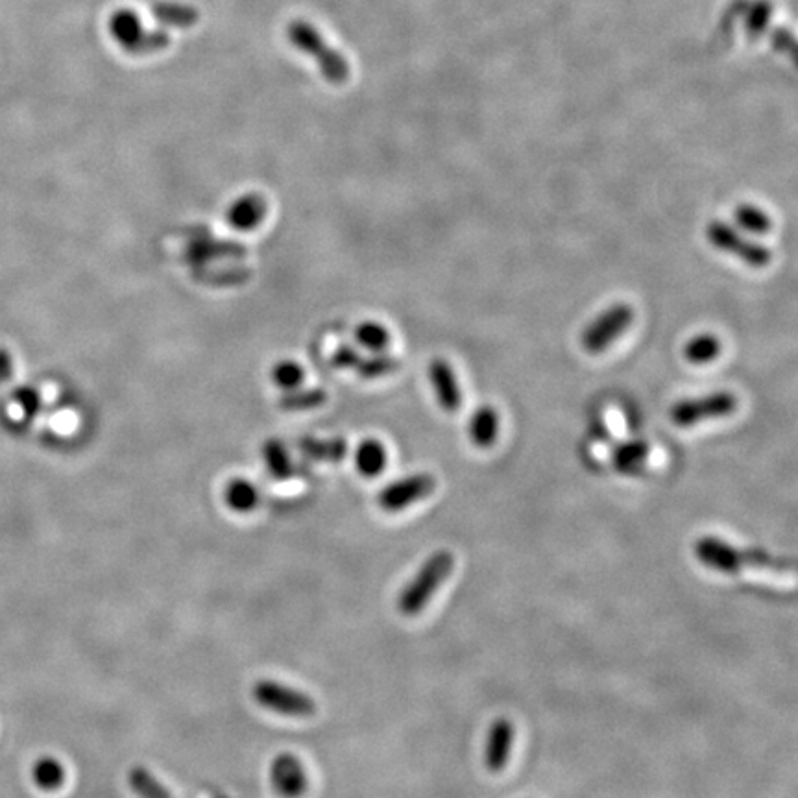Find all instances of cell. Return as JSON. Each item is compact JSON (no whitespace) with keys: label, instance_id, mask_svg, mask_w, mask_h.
Returning a JSON list of instances; mask_svg holds the SVG:
<instances>
[{"label":"cell","instance_id":"4316f807","mask_svg":"<svg viewBox=\"0 0 798 798\" xmlns=\"http://www.w3.org/2000/svg\"><path fill=\"white\" fill-rule=\"evenodd\" d=\"M272 381L278 388H283L285 392H291L294 388H300L305 381V370L300 363L296 361H281V363L274 366L272 370Z\"/></svg>","mask_w":798,"mask_h":798},{"label":"cell","instance_id":"52a82bcc","mask_svg":"<svg viewBox=\"0 0 798 798\" xmlns=\"http://www.w3.org/2000/svg\"><path fill=\"white\" fill-rule=\"evenodd\" d=\"M634 320V309L629 303H614L582 331V348L597 355L608 350Z\"/></svg>","mask_w":798,"mask_h":798},{"label":"cell","instance_id":"44dd1931","mask_svg":"<svg viewBox=\"0 0 798 798\" xmlns=\"http://www.w3.org/2000/svg\"><path fill=\"white\" fill-rule=\"evenodd\" d=\"M326 392L320 388H294L279 399V407L283 411H313L326 403Z\"/></svg>","mask_w":798,"mask_h":798},{"label":"cell","instance_id":"7a4b0ae2","mask_svg":"<svg viewBox=\"0 0 798 798\" xmlns=\"http://www.w3.org/2000/svg\"><path fill=\"white\" fill-rule=\"evenodd\" d=\"M453 566H455V558L449 551H436L427 558L424 566L399 593V612L403 616H418L427 603L433 599L436 590L451 575Z\"/></svg>","mask_w":798,"mask_h":798},{"label":"cell","instance_id":"d6986e66","mask_svg":"<svg viewBox=\"0 0 798 798\" xmlns=\"http://www.w3.org/2000/svg\"><path fill=\"white\" fill-rule=\"evenodd\" d=\"M226 503L231 510L235 512H252L259 505V490L254 483L246 481V479H233L230 484L226 486Z\"/></svg>","mask_w":798,"mask_h":798},{"label":"cell","instance_id":"277c9868","mask_svg":"<svg viewBox=\"0 0 798 798\" xmlns=\"http://www.w3.org/2000/svg\"><path fill=\"white\" fill-rule=\"evenodd\" d=\"M704 233L708 242L717 250L738 257L752 268H763L773 261V252L765 244L750 241L723 220H712Z\"/></svg>","mask_w":798,"mask_h":798},{"label":"cell","instance_id":"7402d4cb","mask_svg":"<svg viewBox=\"0 0 798 798\" xmlns=\"http://www.w3.org/2000/svg\"><path fill=\"white\" fill-rule=\"evenodd\" d=\"M128 784L139 798H170L169 789L145 767H133L128 774Z\"/></svg>","mask_w":798,"mask_h":798},{"label":"cell","instance_id":"484cf974","mask_svg":"<svg viewBox=\"0 0 798 798\" xmlns=\"http://www.w3.org/2000/svg\"><path fill=\"white\" fill-rule=\"evenodd\" d=\"M355 339L357 342L372 353H383L390 346V333L387 327L379 322H363L355 329Z\"/></svg>","mask_w":798,"mask_h":798},{"label":"cell","instance_id":"7c38bea8","mask_svg":"<svg viewBox=\"0 0 798 798\" xmlns=\"http://www.w3.org/2000/svg\"><path fill=\"white\" fill-rule=\"evenodd\" d=\"M429 379L435 390L438 405L446 412H457L462 405V390L451 364L444 359H435L429 364Z\"/></svg>","mask_w":798,"mask_h":798},{"label":"cell","instance_id":"ac0fdd59","mask_svg":"<svg viewBox=\"0 0 798 798\" xmlns=\"http://www.w3.org/2000/svg\"><path fill=\"white\" fill-rule=\"evenodd\" d=\"M263 462H265L266 470L268 473L278 479V481H285L294 475V464H292L291 455L287 448L283 446V442L279 440H268L263 446Z\"/></svg>","mask_w":798,"mask_h":798},{"label":"cell","instance_id":"ba28073f","mask_svg":"<svg viewBox=\"0 0 798 798\" xmlns=\"http://www.w3.org/2000/svg\"><path fill=\"white\" fill-rule=\"evenodd\" d=\"M109 28L122 49L132 52V54H150V52L165 49L169 45L167 34L145 32V28L139 23L137 13L130 12V10L113 13V17L109 21Z\"/></svg>","mask_w":798,"mask_h":798},{"label":"cell","instance_id":"ffe728a7","mask_svg":"<svg viewBox=\"0 0 798 798\" xmlns=\"http://www.w3.org/2000/svg\"><path fill=\"white\" fill-rule=\"evenodd\" d=\"M721 350L723 344L719 337L712 333H701L688 340V344L684 346V359L691 364H708L721 355Z\"/></svg>","mask_w":798,"mask_h":798},{"label":"cell","instance_id":"6da1fadb","mask_svg":"<svg viewBox=\"0 0 798 798\" xmlns=\"http://www.w3.org/2000/svg\"><path fill=\"white\" fill-rule=\"evenodd\" d=\"M695 557L702 566L721 571V573H738L743 569H771V571H793L795 564L787 558L774 557L763 549H741L728 544L715 536H702L693 547Z\"/></svg>","mask_w":798,"mask_h":798},{"label":"cell","instance_id":"f546056e","mask_svg":"<svg viewBox=\"0 0 798 798\" xmlns=\"http://www.w3.org/2000/svg\"><path fill=\"white\" fill-rule=\"evenodd\" d=\"M359 361H361V353L353 350L351 346H340L339 350L333 353V364L340 370H355Z\"/></svg>","mask_w":798,"mask_h":798},{"label":"cell","instance_id":"9c48e42d","mask_svg":"<svg viewBox=\"0 0 798 798\" xmlns=\"http://www.w3.org/2000/svg\"><path fill=\"white\" fill-rule=\"evenodd\" d=\"M436 481L429 473H414L385 486L377 503L385 512H401L435 492Z\"/></svg>","mask_w":798,"mask_h":798},{"label":"cell","instance_id":"e0dca14e","mask_svg":"<svg viewBox=\"0 0 798 798\" xmlns=\"http://www.w3.org/2000/svg\"><path fill=\"white\" fill-rule=\"evenodd\" d=\"M387 448L379 440H364L355 453V466L363 477H379L387 468Z\"/></svg>","mask_w":798,"mask_h":798},{"label":"cell","instance_id":"8992f818","mask_svg":"<svg viewBox=\"0 0 798 798\" xmlns=\"http://www.w3.org/2000/svg\"><path fill=\"white\" fill-rule=\"evenodd\" d=\"M254 699L266 710L285 717L305 719L316 714V702L311 695L276 680H259L254 686Z\"/></svg>","mask_w":798,"mask_h":798},{"label":"cell","instance_id":"5bb4252c","mask_svg":"<svg viewBox=\"0 0 798 798\" xmlns=\"http://www.w3.org/2000/svg\"><path fill=\"white\" fill-rule=\"evenodd\" d=\"M468 435L477 448H492L499 435V416L496 409L483 405L473 412L468 424Z\"/></svg>","mask_w":798,"mask_h":798},{"label":"cell","instance_id":"3957f363","mask_svg":"<svg viewBox=\"0 0 798 798\" xmlns=\"http://www.w3.org/2000/svg\"><path fill=\"white\" fill-rule=\"evenodd\" d=\"M289 39L296 49L315 58L327 82L344 84L350 78V63L337 50L327 45L315 26L305 21H294L289 26Z\"/></svg>","mask_w":798,"mask_h":798},{"label":"cell","instance_id":"f1b7e54d","mask_svg":"<svg viewBox=\"0 0 798 798\" xmlns=\"http://www.w3.org/2000/svg\"><path fill=\"white\" fill-rule=\"evenodd\" d=\"M13 401L21 407V411L25 412L28 418H34L39 409H41V398L36 388L32 387H17L13 390Z\"/></svg>","mask_w":798,"mask_h":798},{"label":"cell","instance_id":"9a60e30c","mask_svg":"<svg viewBox=\"0 0 798 798\" xmlns=\"http://www.w3.org/2000/svg\"><path fill=\"white\" fill-rule=\"evenodd\" d=\"M303 457L315 462H340L348 453L344 438H303L300 442Z\"/></svg>","mask_w":798,"mask_h":798},{"label":"cell","instance_id":"4dcf8cb0","mask_svg":"<svg viewBox=\"0 0 798 798\" xmlns=\"http://www.w3.org/2000/svg\"><path fill=\"white\" fill-rule=\"evenodd\" d=\"M771 4H767V2H756L754 4V13L758 15V17H752L749 23V30L750 32H762L763 26L767 25V21H771Z\"/></svg>","mask_w":798,"mask_h":798},{"label":"cell","instance_id":"2e32d148","mask_svg":"<svg viewBox=\"0 0 798 798\" xmlns=\"http://www.w3.org/2000/svg\"><path fill=\"white\" fill-rule=\"evenodd\" d=\"M649 449V444L643 438L625 440L612 451V464L619 473L638 472L649 455Z\"/></svg>","mask_w":798,"mask_h":798},{"label":"cell","instance_id":"d4e9b609","mask_svg":"<svg viewBox=\"0 0 798 798\" xmlns=\"http://www.w3.org/2000/svg\"><path fill=\"white\" fill-rule=\"evenodd\" d=\"M399 366H401V363L396 357L387 355L383 351V353H374L370 357H361V361L357 363L353 372H357L364 379H377V377L398 372Z\"/></svg>","mask_w":798,"mask_h":798},{"label":"cell","instance_id":"cb8c5ba5","mask_svg":"<svg viewBox=\"0 0 798 798\" xmlns=\"http://www.w3.org/2000/svg\"><path fill=\"white\" fill-rule=\"evenodd\" d=\"M734 222L738 224L741 230L749 231V233H754V235H765L773 228L771 217L765 211H762L760 207L752 206V204H741V206L736 207Z\"/></svg>","mask_w":798,"mask_h":798},{"label":"cell","instance_id":"1f68e13d","mask_svg":"<svg viewBox=\"0 0 798 798\" xmlns=\"http://www.w3.org/2000/svg\"><path fill=\"white\" fill-rule=\"evenodd\" d=\"M13 375V357L6 348H0V383L8 381Z\"/></svg>","mask_w":798,"mask_h":798},{"label":"cell","instance_id":"4fadbf2b","mask_svg":"<svg viewBox=\"0 0 798 798\" xmlns=\"http://www.w3.org/2000/svg\"><path fill=\"white\" fill-rule=\"evenodd\" d=\"M266 211H268V206L261 194L246 193L231 204L226 217H228V222L233 230L252 231L261 226V222L265 220Z\"/></svg>","mask_w":798,"mask_h":798},{"label":"cell","instance_id":"8fae6325","mask_svg":"<svg viewBox=\"0 0 798 798\" xmlns=\"http://www.w3.org/2000/svg\"><path fill=\"white\" fill-rule=\"evenodd\" d=\"M512 741H514V725L505 717H499L490 726L484 745V765L490 773H501L507 767Z\"/></svg>","mask_w":798,"mask_h":798},{"label":"cell","instance_id":"5b68a950","mask_svg":"<svg viewBox=\"0 0 798 798\" xmlns=\"http://www.w3.org/2000/svg\"><path fill=\"white\" fill-rule=\"evenodd\" d=\"M738 409V398L732 392L719 390L699 398L682 399L669 411L671 422L678 427H691L706 420H717L734 414Z\"/></svg>","mask_w":798,"mask_h":798},{"label":"cell","instance_id":"30bf717a","mask_svg":"<svg viewBox=\"0 0 798 798\" xmlns=\"http://www.w3.org/2000/svg\"><path fill=\"white\" fill-rule=\"evenodd\" d=\"M270 780L276 793L283 798L302 797L307 789V774L303 771L302 762L289 752L279 754L272 762Z\"/></svg>","mask_w":798,"mask_h":798},{"label":"cell","instance_id":"83f0119b","mask_svg":"<svg viewBox=\"0 0 798 798\" xmlns=\"http://www.w3.org/2000/svg\"><path fill=\"white\" fill-rule=\"evenodd\" d=\"M156 17L165 25L180 26V28L193 26L198 21L196 10L189 6H182V4H158Z\"/></svg>","mask_w":798,"mask_h":798},{"label":"cell","instance_id":"603a6c76","mask_svg":"<svg viewBox=\"0 0 798 798\" xmlns=\"http://www.w3.org/2000/svg\"><path fill=\"white\" fill-rule=\"evenodd\" d=\"M32 776H34V782L39 789L56 791L65 782V769L56 758L45 756V758L37 760Z\"/></svg>","mask_w":798,"mask_h":798}]
</instances>
